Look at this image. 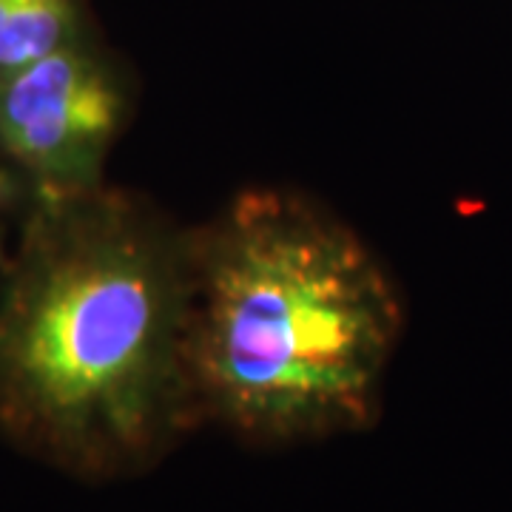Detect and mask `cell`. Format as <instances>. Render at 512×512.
I'll use <instances>...</instances> for the list:
<instances>
[{"mask_svg":"<svg viewBox=\"0 0 512 512\" xmlns=\"http://www.w3.org/2000/svg\"><path fill=\"white\" fill-rule=\"evenodd\" d=\"M126 114L109 60L86 37L74 40L0 77V157L43 194L94 188Z\"/></svg>","mask_w":512,"mask_h":512,"instance_id":"3","label":"cell"},{"mask_svg":"<svg viewBox=\"0 0 512 512\" xmlns=\"http://www.w3.org/2000/svg\"><path fill=\"white\" fill-rule=\"evenodd\" d=\"M402 330L382 259L302 194L251 188L191 234L194 427L262 447L362 433L379 419Z\"/></svg>","mask_w":512,"mask_h":512,"instance_id":"2","label":"cell"},{"mask_svg":"<svg viewBox=\"0 0 512 512\" xmlns=\"http://www.w3.org/2000/svg\"><path fill=\"white\" fill-rule=\"evenodd\" d=\"M9 188H12V185H9V177H6V174L0 171V197H3V194H6Z\"/></svg>","mask_w":512,"mask_h":512,"instance_id":"5","label":"cell"},{"mask_svg":"<svg viewBox=\"0 0 512 512\" xmlns=\"http://www.w3.org/2000/svg\"><path fill=\"white\" fill-rule=\"evenodd\" d=\"M191 234L131 194L35 191L0 274V427L83 476H131L194 430Z\"/></svg>","mask_w":512,"mask_h":512,"instance_id":"1","label":"cell"},{"mask_svg":"<svg viewBox=\"0 0 512 512\" xmlns=\"http://www.w3.org/2000/svg\"><path fill=\"white\" fill-rule=\"evenodd\" d=\"M83 37L77 0H0V77Z\"/></svg>","mask_w":512,"mask_h":512,"instance_id":"4","label":"cell"}]
</instances>
